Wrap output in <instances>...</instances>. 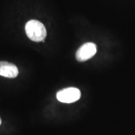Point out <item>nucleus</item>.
I'll list each match as a JSON object with an SVG mask.
<instances>
[{"instance_id":"nucleus-1","label":"nucleus","mask_w":135,"mask_h":135,"mask_svg":"<svg viewBox=\"0 0 135 135\" xmlns=\"http://www.w3.org/2000/svg\"><path fill=\"white\" fill-rule=\"evenodd\" d=\"M25 31L28 38L35 42L43 41L47 36L45 26L40 21L35 20H31L26 23Z\"/></svg>"},{"instance_id":"nucleus-2","label":"nucleus","mask_w":135,"mask_h":135,"mask_svg":"<svg viewBox=\"0 0 135 135\" xmlns=\"http://www.w3.org/2000/svg\"><path fill=\"white\" fill-rule=\"evenodd\" d=\"M81 96V93L80 89L77 88L69 87L66 89H63L59 91L56 94V98L58 101L62 103H73L78 101Z\"/></svg>"},{"instance_id":"nucleus-3","label":"nucleus","mask_w":135,"mask_h":135,"mask_svg":"<svg viewBox=\"0 0 135 135\" xmlns=\"http://www.w3.org/2000/svg\"><path fill=\"white\" fill-rule=\"evenodd\" d=\"M97 52V46L92 42L83 44L77 50L76 53V59L78 62H85L88 59L93 57Z\"/></svg>"},{"instance_id":"nucleus-4","label":"nucleus","mask_w":135,"mask_h":135,"mask_svg":"<svg viewBox=\"0 0 135 135\" xmlns=\"http://www.w3.org/2000/svg\"><path fill=\"white\" fill-rule=\"evenodd\" d=\"M18 74V68L15 64L0 61V76L7 78H15L17 77Z\"/></svg>"},{"instance_id":"nucleus-5","label":"nucleus","mask_w":135,"mask_h":135,"mask_svg":"<svg viewBox=\"0 0 135 135\" xmlns=\"http://www.w3.org/2000/svg\"><path fill=\"white\" fill-rule=\"evenodd\" d=\"M1 124H2V119H1V118H0V126H1Z\"/></svg>"}]
</instances>
